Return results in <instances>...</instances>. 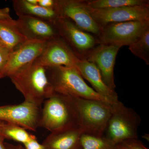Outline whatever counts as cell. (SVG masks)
<instances>
[{"instance_id": "obj_26", "label": "cell", "mask_w": 149, "mask_h": 149, "mask_svg": "<svg viewBox=\"0 0 149 149\" xmlns=\"http://www.w3.org/2000/svg\"><path fill=\"white\" fill-rule=\"evenodd\" d=\"M38 4L45 8L54 9L56 0H38Z\"/></svg>"}, {"instance_id": "obj_1", "label": "cell", "mask_w": 149, "mask_h": 149, "mask_svg": "<svg viewBox=\"0 0 149 149\" xmlns=\"http://www.w3.org/2000/svg\"><path fill=\"white\" fill-rule=\"evenodd\" d=\"M9 77L24 97V101L41 106L46 100L55 94L48 80L46 67L36 60Z\"/></svg>"}, {"instance_id": "obj_14", "label": "cell", "mask_w": 149, "mask_h": 149, "mask_svg": "<svg viewBox=\"0 0 149 149\" xmlns=\"http://www.w3.org/2000/svg\"><path fill=\"white\" fill-rule=\"evenodd\" d=\"M17 25L27 40L49 42L59 38L53 23L37 17L18 16Z\"/></svg>"}, {"instance_id": "obj_20", "label": "cell", "mask_w": 149, "mask_h": 149, "mask_svg": "<svg viewBox=\"0 0 149 149\" xmlns=\"http://www.w3.org/2000/svg\"><path fill=\"white\" fill-rule=\"evenodd\" d=\"M0 134L5 139L13 140L23 144L34 136L21 126L3 121H0Z\"/></svg>"}, {"instance_id": "obj_16", "label": "cell", "mask_w": 149, "mask_h": 149, "mask_svg": "<svg viewBox=\"0 0 149 149\" xmlns=\"http://www.w3.org/2000/svg\"><path fill=\"white\" fill-rule=\"evenodd\" d=\"M83 131L79 127L51 133L42 144L45 149H82Z\"/></svg>"}, {"instance_id": "obj_18", "label": "cell", "mask_w": 149, "mask_h": 149, "mask_svg": "<svg viewBox=\"0 0 149 149\" xmlns=\"http://www.w3.org/2000/svg\"><path fill=\"white\" fill-rule=\"evenodd\" d=\"M0 40L13 50L27 40L19 31L16 20L12 19H0Z\"/></svg>"}, {"instance_id": "obj_10", "label": "cell", "mask_w": 149, "mask_h": 149, "mask_svg": "<svg viewBox=\"0 0 149 149\" xmlns=\"http://www.w3.org/2000/svg\"><path fill=\"white\" fill-rule=\"evenodd\" d=\"M86 7L101 27L111 23L149 20V6H132L103 9H95Z\"/></svg>"}, {"instance_id": "obj_6", "label": "cell", "mask_w": 149, "mask_h": 149, "mask_svg": "<svg viewBox=\"0 0 149 149\" xmlns=\"http://www.w3.org/2000/svg\"><path fill=\"white\" fill-rule=\"evenodd\" d=\"M53 23L59 37L79 59H86L100 44L95 36L80 29L69 19L58 16Z\"/></svg>"}, {"instance_id": "obj_31", "label": "cell", "mask_w": 149, "mask_h": 149, "mask_svg": "<svg viewBox=\"0 0 149 149\" xmlns=\"http://www.w3.org/2000/svg\"><path fill=\"white\" fill-rule=\"evenodd\" d=\"M0 46H5V47H6V46H5V45L2 42V41H1V40H0Z\"/></svg>"}, {"instance_id": "obj_3", "label": "cell", "mask_w": 149, "mask_h": 149, "mask_svg": "<svg viewBox=\"0 0 149 149\" xmlns=\"http://www.w3.org/2000/svg\"><path fill=\"white\" fill-rule=\"evenodd\" d=\"M46 69L48 80L55 93L110 103L86 83L76 68L59 66L46 67Z\"/></svg>"}, {"instance_id": "obj_5", "label": "cell", "mask_w": 149, "mask_h": 149, "mask_svg": "<svg viewBox=\"0 0 149 149\" xmlns=\"http://www.w3.org/2000/svg\"><path fill=\"white\" fill-rule=\"evenodd\" d=\"M112 112L105 137L116 144L138 139L141 118L135 111L119 100L111 104Z\"/></svg>"}, {"instance_id": "obj_19", "label": "cell", "mask_w": 149, "mask_h": 149, "mask_svg": "<svg viewBox=\"0 0 149 149\" xmlns=\"http://www.w3.org/2000/svg\"><path fill=\"white\" fill-rule=\"evenodd\" d=\"M86 6L95 9L132 6H149L148 0H83Z\"/></svg>"}, {"instance_id": "obj_2", "label": "cell", "mask_w": 149, "mask_h": 149, "mask_svg": "<svg viewBox=\"0 0 149 149\" xmlns=\"http://www.w3.org/2000/svg\"><path fill=\"white\" fill-rule=\"evenodd\" d=\"M42 107L40 127L51 133L79 127V118L73 97L55 93Z\"/></svg>"}, {"instance_id": "obj_15", "label": "cell", "mask_w": 149, "mask_h": 149, "mask_svg": "<svg viewBox=\"0 0 149 149\" xmlns=\"http://www.w3.org/2000/svg\"><path fill=\"white\" fill-rule=\"evenodd\" d=\"M76 68L83 79L91 84L93 90L107 99L111 104L118 100L117 93L110 89L104 83L95 65L86 59L79 60Z\"/></svg>"}, {"instance_id": "obj_22", "label": "cell", "mask_w": 149, "mask_h": 149, "mask_svg": "<svg viewBox=\"0 0 149 149\" xmlns=\"http://www.w3.org/2000/svg\"><path fill=\"white\" fill-rule=\"evenodd\" d=\"M80 143L82 149H120L118 144L114 143L104 136L98 137L83 134Z\"/></svg>"}, {"instance_id": "obj_7", "label": "cell", "mask_w": 149, "mask_h": 149, "mask_svg": "<svg viewBox=\"0 0 149 149\" xmlns=\"http://www.w3.org/2000/svg\"><path fill=\"white\" fill-rule=\"evenodd\" d=\"M149 28V20L111 23L101 27L97 38L100 44L129 46Z\"/></svg>"}, {"instance_id": "obj_30", "label": "cell", "mask_w": 149, "mask_h": 149, "mask_svg": "<svg viewBox=\"0 0 149 149\" xmlns=\"http://www.w3.org/2000/svg\"><path fill=\"white\" fill-rule=\"evenodd\" d=\"M23 147L22 146L20 145H19V146H12L10 147V148H8L7 149H22L23 148Z\"/></svg>"}, {"instance_id": "obj_21", "label": "cell", "mask_w": 149, "mask_h": 149, "mask_svg": "<svg viewBox=\"0 0 149 149\" xmlns=\"http://www.w3.org/2000/svg\"><path fill=\"white\" fill-rule=\"evenodd\" d=\"M132 54L149 65V28L143 32L129 46Z\"/></svg>"}, {"instance_id": "obj_4", "label": "cell", "mask_w": 149, "mask_h": 149, "mask_svg": "<svg viewBox=\"0 0 149 149\" xmlns=\"http://www.w3.org/2000/svg\"><path fill=\"white\" fill-rule=\"evenodd\" d=\"M79 118V127L83 134L104 136L112 112L108 102L73 97Z\"/></svg>"}, {"instance_id": "obj_32", "label": "cell", "mask_w": 149, "mask_h": 149, "mask_svg": "<svg viewBox=\"0 0 149 149\" xmlns=\"http://www.w3.org/2000/svg\"><path fill=\"white\" fill-rule=\"evenodd\" d=\"M22 149H24V148H22Z\"/></svg>"}, {"instance_id": "obj_25", "label": "cell", "mask_w": 149, "mask_h": 149, "mask_svg": "<svg viewBox=\"0 0 149 149\" xmlns=\"http://www.w3.org/2000/svg\"><path fill=\"white\" fill-rule=\"evenodd\" d=\"M23 145L25 149H45L44 146L39 143L35 136Z\"/></svg>"}, {"instance_id": "obj_27", "label": "cell", "mask_w": 149, "mask_h": 149, "mask_svg": "<svg viewBox=\"0 0 149 149\" xmlns=\"http://www.w3.org/2000/svg\"><path fill=\"white\" fill-rule=\"evenodd\" d=\"M8 7L0 8V19H12Z\"/></svg>"}, {"instance_id": "obj_29", "label": "cell", "mask_w": 149, "mask_h": 149, "mask_svg": "<svg viewBox=\"0 0 149 149\" xmlns=\"http://www.w3.org/2000/svg\"><path fill=\"white\" fill-rule=\"evenodd\" d=\"M27 1L29 3L33 5L38 4V0H27Z\"/></svg>"}, {"instance_id": "obj_13", "label": "cell", "mask_w": 149, "mask_h": 149, "mask_svg": "<svg viewBox=\"0 0 149 149\" xmlns=\"http://www.w3.org/2000/svg\"><path fill=\"white\" fill-rule=\"evenodd\" d=\"M47 42L27 40L13 50L5 72L4 77H9L22 68L35 60L42 53Z\"/></svg>"}, {"instance_id": "obj_11", "label": "cell", "mask_w": 149, "mask_h": 149, "mask_svg": "<svg viewBox=\"0 0 149 149\" xmlns=\"http://www.w3.org/2000/svg\"><path fill=\"white\" fill-rule=\"evenodd\" d=\"M121 48L118 46L99 44L89 54L86 60L95 65L104 83L113 91L115 83L114 69L116 56Z\"/></svg>"}, {"instance_id": "obj_28", "label": "cell", "mask_w": 149, "mask_h": 149, "mask_svg": "<svg viewBox=\"0 0 149 149\" xmlns=\"http://www.w3.org/2000/svg\"><path fill=\"white\" fill-rule=\"evenodd\" d=\"M5 139L0 134V149H7L4 144Z\"/></svg>"}, {"instance_id": "obj_17", "label": "cell", "mask_w": 149, "mask_h": 149, "mask_svg": "<svg viewBox=\"0 0 149 149\" xmlns=\"http://www.w3.org/2000/svg\"><path fill=\"white\" fill-rule=\"evenodd\" d=\"M12 1L14 9L18 16L33 17L52 22L59 16L54 9L45 8L38 4H32L27 0H14Z\"/></svg>"}, {"instance_id": "obj_9", "label": "cell", "mask_w": 149, "mask_h": 149, "mask_svg": "<svg viewBox=\"0 0 149 149\" xmlns=\"http://www.w3.org/2000/svg\"><path fill=\"white\" fill-rule=\"evenodd\" d=\"M55 10L59 16L69 19L82 30L97 38L101 27L88 11L83 0H56Z\"/></svg>"}, {"instance_id": "obj_12", "label": "cell", "mask_w": 149, "mask_h": 149, "mask_svg": "<svg viewBox=\"0 0 149 149\" xmlns=\"http://www.w3.org/2000/svg\"><path fill=\"white\" fill-rule=\"evenodd\" d=\"M79 60L59 37L48 42L42 53L35 60L45 67L65 66L76 68Z\"/></svg>"}, {"instance_id": "obj_8", "label": "cell", "mask_w": 149, "mask_h": 149, "mask_svg": "<svg viewBox=\"0 0 149 149\" xmlns=\"http://www.w3.org/2000/svg\"><path fill=\"white\" fill-rule=\"evenodd\" d=\"M42 107L24 101L0 106V121L16 124L26 130L36 131L40 127Z\"/></svg>"}, {"instance_id": "obj_23", "label": "cell", "mask_w": 149, "mask_h": 149, "mask_svg": "<svg viewBox=\"0 0 149 149\" xmlns=\"http://www.w3.org/2000/svg\"><path fill=\"white\" fill-rule=\"evenodd\" d=\"M12 50L5 46H0V79L4 77Z\"/></svg>"}, {"instance_id": "obj_24", "label": "cell", "mask_w": 149, "mask_h": 149, "mask_svg": "<svg viewBox=\"0 0 149 149\" xmlns=\"http://www.w3.org/2000/svg\"><path fill=\"white\" fill-rule=\"evenodd\" d=\"M120 149H148L139 139H131L118 144Z\"/></svg>"}]
</instances>
